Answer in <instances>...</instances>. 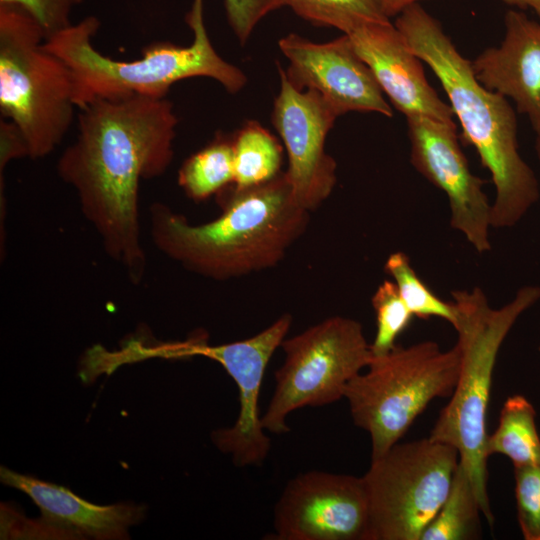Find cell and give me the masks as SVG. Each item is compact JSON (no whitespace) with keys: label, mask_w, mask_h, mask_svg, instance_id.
Here are the masks:
<instances>
[{"label":"cell","mask_w":540,"mask_h":540,"mask_svg":"<svg viewBox=\"0 0 540 540\" xmlns=\"http://www.w3.org/2000/svg\"><path fill=\"white\" fill-rule=\"evenodd\" d=\"M77 123L76 139L58 159L57 173L75 190L106 254L139 284L147 267L140 183L164 174L174 158L173 104L143 95L96 98L79 110Z\"/></svg>","instance_id":"cell-1"},{"label":"cell","mask_w":540,"mask_h":540,"mask_svg":"<svg viewBox=\"0 0 540 540\" xmlns=\"http://www.w3.org/2000/svg\"><path fill=\"white\" fill-rule=\"evenodd\" d=\"M222 213L192 224L163 203L150 206L155 247L188 271L229 280L276 266L306 231L310 212L296 200L285 172L264 183L220 191Z\"/></svg>","instance_id":"cell-2"},{"label":"cell","mask_w":540,"mask_h":540,"mask_svg":"<svg viewBox=\"0 0 540 540\" xmlns=\"http://www.w3.org/2000/svg\"><path fill=\"white\" fill-rule=\"evenodd\" d=\"M413 53L441 83L461 128L462 138L477 151L495 187L491 227L517 224L539 199V184L518 150L517 118L508 99L487 89L444 32L440 22L419 3L394 23Z\"/></svg>","instance_id":"cell-3"},{"label":"cell","mask_w":540,"mask_h":540,"mask_svg":"<svg viewBox=\"0 0 540 540\" xmlns=\"http://www.w3.org/2000/svg\"><path fill=\"white\" fill-rule=\"evenodd\" d=\"M186 22L193 31L191 44L154 42L142 50L141 58L131 61L112 59L95 48L93 38L100 28L95 16L72 24L44 45L71 68L78 110L96 98L167 97L173 84L192 77H208L229 93L239 92L247 77L214 49L204 24L203 0H193Z\"/></svg>","instance_id":"cell-4"},{"label":"cell","mask_w":540,"mask_h":540,"mask_svg":"<svg viewBox=\"0 0 540 540\" xmlns=\"http://www.w3.org/2000/svg\"><path fill=\"white\" fill-rule=\"evenodd\" d=\"M458 310L457 344L461 366L455 389L442 409L429 438L457 449L482 514L494 517L487 492V411L499 349L520 315L540 299V287L520 288L515 297L494 309L479 287L452 292Z\"/></svg>","instance_id":"cell-5"},{"label":"cell","mask_w":540,"mask_h":540,"mask_svg":"<svg viewBox=\"0 0 540 540\" xmlns=\"http://www.w3.org/2000/svg\"><path fill=\"white\" fill-rule=\"evenodd\" d=\"M44 42L40 25L26 10L0 4L1 118L16 126L31 159L57 148L78 109L71 68Z\"/></svg>","instance_id":"cell-6"},{"label":"cell","mask_w":540,"mask_h":540,"mask_svg":"<svg viewBox=\"0 0 540 540\" xmlns=\"http://www.w3.org/2000/svg\"><path fill=\"white\" fill-rule=\"evenodd\" d=\"M460 366L457 343L443 351L423 341L373 355L344 392L354 424L370 435L371 460L398 443L432 400L452 395Z\"/></svg>","instance_id":"cell-7"},{"label":"cell","mask_w":540,"mask_h":540,"mask_svg":"<svg viewBox=\"0 0 540 540\" xmlns=\"http://www.w3.org/2000/svg\"><path fill=\"white\" fill-rule=\"evenodd\" d=\"M285 358L275 372V389L261 416L265 431H289L288 415L304 407H320L344 398L347 384L367 368L373 353L362 325L332 316L285 338Z\"/></svg>","instance_id":"cell-8"},{"label":"cell","mask_w":540,"mask_h":540,"mask_svg":"<svg viewBox=\"0 0 540 540\" xmlns=\"http://www.w3.org/2000/svg\"><path fill=\"white\" fill-rule=\"evenodd\" d=\"M459 464L453 446L431 438L396 443L363 477L372 540H420L450 491Z\"/></svg>","instance_id":"cell-9"},{"label":"cell","mask_w":540,"mask_h":540,"mask_svg":"<svg viewBox=\"0 0 540 540\" xmlns=\"http://www.w3.org/2000/svg\"><path fill=\"white\" fill-rule=\"evenodd\" d=\"M291 324L292 316L285 313L259 333L235 342L209 345L194 337L179 342L157 340L153 345L155 358L207 357L218 362L234 380L239 394L238 417L231 427L213 431L211 439L220 451L231 455L238 467L260 465L270 451L258 401L266 367Z\"/></svg>","instance_id":"cell-10"},{"label":"cell","mask_w":540,"mask_h":540,"mask_svg":"<svg viewBox=\"0 0 540 540\" xmlns=\"http://www.w3.org/2000/svg\"><path fill=\"white\" fill-rule=\"evenodd\" d=\"M280 540H372L363 477L308 471L291 479L273 513Z\"/></svg>","instance_id":"cell-11"},{"label":"cell","mask_w":540,"mask_h":540,"mask_svg":"<svg viewBox=\"0 0 540 540\" xmlns=\"http://www.w3.org/2000/svg\"><path fill=\"white\" fill-rule=\"evenodd\" d=\"M280 90L275 98L272 123L288 157L286 176L298 203L309 212L332 193L337 164L325 150L329 131L339 117L316 91L300 90L278 65Z\"/></svg>","instance_id":"cell-12"},{"label":"cell","mask_w":540,"mask_h":540,"mask_svg":"<svg viewBox=\"0 0 540 540\" xmlns=\"http://www.w3.org/2000/svg\"><path fill=\"white\" fill-rule=\"evenodd\" d=\"M410 161L449 201L450 224L479 253L491 249L489 230L492 204L484 181L474 175L459 145L456 124L412 116L406 118Z\"/></svg>","instance_id":"cell-13"},{"label":"cell","mask_w":540,"mask_h":540,"mask_svg":"<svg viewBox=\"0 0 540 540\" xmlns=\"http://www.w3.org/2000/svg\"><path fill=\"white\" fill-rule=\"evenodd\" d=\"M278 46L289 61L284 69L288 80L300 90L318 92L338 116L351 111L393 116L371 69L346 34L315 43L290 33L279 40Z\"/></svg>","instance_id":"cell-14"},{"label":"cell","mask_w":540,"mask_h":540,"mask_svg":"<svg viewBox=\"0 0 540 540\" xmlns=\"http://www.w3.org/2000/svg\"><path fill=\"white\" fill-rule=\"evenodd\" d=\"M383 93L405 117L455 123L451 106L427 81L421 60L391 21L364 22L346 34Z\"/></svg>","instance_id":"cell-15"},{"label":"cell","mask_w":540,"mask_h":540,"mask_svg":"<svg viewBox=\"0 0 540 540\" xmlns=\"http://www.w3.org/2000/svg\"><path fill=\"white\" fill-rule=\"evenodd\" d=\"M505 34L498 46L483 50L471 61L478 81L510 98L535 132L540 130V21L509 10Z\"/></svg>","instance_id":"cell-16"},{"label":"cell","mask_w":540,"mask_h":540,"mask_svg":"<svg viewBox=\"0 0 540 540\" xmlns=\"http://www.w3.org/2000/svg\"><path fill=\"white\" fill-rule=\"evenodd\" d=\"M3 484L28 495L42 512V520L64 536L125 539L128 528L144 517L145 507L134 504L97 505L66 487L0 468Z\"/></svg>","instance_id":"cell-17"},{"label":"cell","mask_w":540,"mask_h":540,"mask_svg":"<svg viewBox=\"0 0 540 540\" xmlns=\"http://www.w3.org/2000/svg\"><path fill=\"white\" fill-rule=\"evenodd\" d=\"M536 411L522 395L505 401L495 431L488 435L486 452L508 457L513 466L540 465V437Z\"/></svg>","instance_id":"cell-18"},{"label":"cell","mask_w":540,"mask_h":540,"mask_svg":"<svg viewBox=\"0 0 540 540\" xmlns=\"http://www.w3.org/2000/svg\"><path fill=\"white\" fill-rule=\"evenodd\" d=\"M233 152L237 187L258 185L282 172V144L255 120L246 121L233 135Z\"/></svg>","instance_id":"cell-19"},{"label":"cell","mask_w":540,"mask_h":540,"mask_svg":"<svg viewBox=\"0 0 540 540\" xmlns=\"http://www.w3.org/2000/svg\"><path fill=\"white\" fill-rule=\"evenodd\" d=\"M234 182L233 136L218 134L188 157L178 172V184L188 198L203 201Z\"/></svg>","instance_id":"cell-20"},{"label":"cell","mask_w":540,"mask_h":540,"mask_svg":"<svg viewBox=\"0 0 540 540\" xmlns=\"http://www.w3.org/2000/svg\"><path fill=\"white\" fill-rule=\"evenodd\" d=\"M480 513L471 482L459 463L446 500L420 540L478 539L481 537Z\"/></svg>","instance_id":"cell-21"},{"label":"cell","mask_w":540,"mask_h":540,"mask_svg":"<svg viewBox=\"0 0 540 540\" xmlns=\"http://www.w3.org/2000/svg\"><path fill=\"white\" fill-rule=\"evenodd\" d=\"M302 19L319 27H333L343 34L364 22H385L381 0H284Z\"/></svg>","instance_id":"cell-22"},{"label":"cell","mask_w":540,"mask_h":540,"mask_svg":"<svg viewBox=\"0 0 540 540\" xmlns=\"http://www.w3.org/2000/svg\"><path fill=\"white\" fill-rule=\"evenodd\" d=\"M384 271L394 279L399 294L413 314L427 320L438 317L449 322L454 329L458 324V310L454 302L440 299L421 280L411 265L408 255L397 251L387 258Z\"/></svg>","instance_id":"cell-23"},{"label":"cell","mask_w":540,"mask_h":540,"mask_svg":"<svg viewBox=\"0 0 540 540\" xmlns=\"http://www.w3.org/2000/svg\"><path fill=\"white\" fill-rule=\"evenodd\" d=\"M371 303L377 326L371 350L373 355L379 356L396 347V339L409 326L413 314L402 300L396 284L390 280L378 286Z\"/></svg>","instance_id":"cell-24"},{"label":"cell","mask_w":540,"mask_h":540,"mask_svg":"<svg viewBox=\"0 0 540 540\" xmlns=\"http://www.w3.org/2000/svg\"><path fill=\"white\" fill-rule=\"evenodd\" d=\"M518 523L524 539L540 540V465L514 467Z\"/></svg>","instance_id":"cell-25"},{"label":"cell","mask_w":540,"mask_h":540,"mask_svg":"<svg viewBox=\"0 0 540 540\" xmlns=\"http://www.w3.org/2000/svg\"><path fill=\"white\" fill-rule=\"evenodd\" d=\"M83 0H0L26 10L40 25L45 41L71 26V14Z\"/></svg>","instance_id":"cell-26"},{"label":"cell","mask_w":540,"mask_h":540,"mask_svg":"<svg viewBox=\"0 0 540 540\" xmlns=\"http://www.w3.org/2000/svg\"><path fill=\"white\" fill-rule=\"evenodd\" d=\"M283 6L284 0H224L228 24L241 45L266 15Z\"/></svg>","instance_id":"cell-27"},{"label":"cell","mask_w":540,"mask_h":540,"mask_svg":"<svg viewBox=\"0 0 540 540\" xmlns=\"http://www.w3.org/2000/svg\"><path fill=\"white\" fill-rule=\"evenodd\" d=\"M28 157L24 139L16 126L10 121L1 118L0 124V171L12 159Z\"/></svg>","instance_id":"cell-28"},{"label":"cell","mask_w":540,"mask_h":540,"mask_svg":"<svg viewBox=\"0 0 540 540\" xmlns=\"http://www.w3.org/2000/svg\"><path fill=\"white\" fill-rule=\"evenodd\" d=\"M421 0H381L383 9L388 18L398 16L404 9L419 3Z\"/></svg>","instance_id":"cell-29"},{"label":"cell","mask_w":540,"mask_h":540,"mask_svg":"<svg viewBox=\"0 0 540 540\" xmlns=\"http://www.w3.org/2000/svg\"><path fill=\"white\" fill-rule=\"evenodd\" d=\"M503 3L518 7L521 10L532 9L540 21V0H500Z\"/></svg>","instance_id":"cell-30"},{"label":"cell","mask_w":540,"mask_h":540,"mask_svg":"<svg viewBox=\"0 0 540 540\" xmlns=\"http://www.w3.org/2000/svg\"><path fill=\"white\" fill-rule=\"evenodd\" d=\"M536 134V139H535V150H536V154H537V157H538V160L540 162V130H538L537 132H535Z\"/></svg>","instance_id":"cell-31"}]
</instances>
